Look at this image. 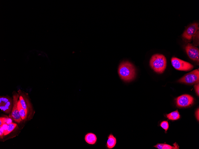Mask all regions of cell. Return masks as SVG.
I'll list each match as a JSON object with an SVG mask.
<instances>
[{
  "instance_id": "obj_1",
  "label": "cell",
  "mask_w": 199,
  "mask_h": 149,
  "mask_svg": "<svg viewBox=\"0 0 199 149\" xmlns=\"http://www.w3.org/2000/svg\"><path fill=\"white\" fill-rule=\"evenodd\" d=\"M118 73L121 78L124 81L129 82L135 77L136 70L134 65L128 61H124L120 64Z\"/></svg>"
},
{
  "instance_id": "obj_2",
  "label": "cell",
  "mask_w": 199,
  "mask_h": 149,
  "mask_svg": "<svg viewBox=\"0 0 199 149\" xmlns=\"http://www.w3.org/2000/svg\"><path fill=\"white\" fill-rule=\"evenodd\" d=\"M151 68L158 73H163L167 66V59L164 55L156 54L151 57L150 61Z\"/></svg>"
},
{
  "instance_id": "obj_3",
  "label": "cell",
  "mask_w": 199,
  "mask_h": 149,
  "mask_svg": "<svg viewBox=\"0 0 199 149\" xmlns=\"http://www.w3.org/2000/svg\"><path fill=\"white\" fill-rule=\"evenodd\" d=\"M178 81L188 84H197L199 81V69H196L188 73L180 79Z\"/></svg>"
},
{
  "instance_id": "obj_4",
  "label": "cell",
  "mask_w": 199,
  "mask_h": 149,
  "mask_svg": "<svg viewBox=\"0 0 199 149\" xmlns=\"http://www.w3.org/2000/svg\"><path fill=\"white\" fill-rule=\"evenodd\" d=\"M171 62L172 66L177 70L188 71L193 68V65L190 63L176 57H172L171 59Z\"/></svg>"
},
{
  "instance_id": "obj_5",
  "label": "cell",
  "mask_w": 199,
  "mask_h": 149,
  "mask_svg": "<svg viewBox=\"0 0 199 149\" xmlns=\"http://www.w3.org/2000/svg\"><path fill=\"white\" fill-rule=\"evenodd\" d=\"M186 52L189 58L192 60L199 62V50L192 44L188 43L185 47Z\"/></svg>"
},
{
  "instance_id": "obj_6",
  "label": "cell",
  "mask_w": 199,
  "mask_h": 149,
  "mask_svg": "<svg viewBox=\"0 0 199 149\" xmlns=\"http://www.w3.org/2000/svg\"><path fill=\"white\" fill-rule=\"evenodd\" d=\"M194 98L188 94H184L178 97L176 99V104L179 107L188 106L193 103Z\"/></svg>"
},
{
  "instance_id": "obj_7",
  "label": "cell",
  "mask_w": 199,
  "mask_h": 149,
  "mask_svg": "<svg viewBox=\"0 0 199 149\" xmlns=\"http://www.w3.org/2000/svg\"><path fill=\"white\" fill-rule=\"evenodd\" d=\"M199 24L194 23L190 25L185 30L183 33L182 37L188 40H191L193 36L199 30Z\"/></svg>"
},
{
  "instance_id": "obj_8",
  "label": "cell",
  "mask_w": 199,
  "mask_h": 149,
  "mask_svg": "<svg viewBox=\"0 0 199 149\" xmlns=\"http://www.w3.org/2000/svg\"><path fill=\"white\" fill-rule=\"evenodd\" d=\"M13 106L11 116L15 121L19 123L22 120V119L19 114L17 106L19 95L16 93L13 95Z\"/></svg>"
},
{
  "instance_id": "obj_9",
  "label": "cell",
  "mask_w": 199,
  "mask_h": 149,
  "mask_svg": "<svg viewBox=\"0 0 199 149\" xmlns=\"http://www.w3.org/2000/svg\"><path fill=\"white\" fill-rule=\"evenodd\" d=\"M12 100L10 98L5 97L0 98V108L4 112L8 113L10 111L12 106Z\"/></svg>"
},
{
  "instance_id": "obj_10",
  "label": "cell",
  "mask_w": 199,
  "mask_h": 149,
  "mask_svg": "<svg viewBox=\"0 0 199 149\" xmlns=\"http://www.w3.org/2000/svg\"><path fill=\"white\" fill-rule=\"evenodd\" d=\"M84 140L88 145H94L97 142V137L96 135L93 133L88 132L85 135Z\"/></svg>"
},
{
  "instance_id": "obj_11",
  "label": "cell",
  "mask_w": 199,
  "mask_h": 149,
  "mask_svg": "<svg viewBox=\"0 0 199 149\" xmlns=\"http://www.w3.org/2000/svg\"><path fill=\"white\" fill-rule=\"evenodd\" d=\"M117 139L116 136L111 133L107 136V139L105 144V147L107 149H112L116 146Z\"/></svg>"
},
{
  "instance_id": "obj_12",
  "label": "cell",
  "mask_w": 199,
  "mask_h": 149,
  "mask_svg": "<svg viewBox=\"0 0 199 149\" xmlns=\"http://www.w3.org/2000/svg\"><path fill=\"white\" fill-rule=\"evenodd\" d=\"M153 147L158 149H178L179 148L176 142L173 144V146L164 143H158Z\"/></svg>"
},
{
  "instance_id": "obj_13",
  "label": "cell",
  "mask_w": 199,
  "mask_h": 149,
  "mask_svg": "<svg viewBox=\"0 0 199 149\" xmlns=\"http://www.w3.org/2000/svg\"><path fill=\"white\" fill-rule=\"evenodd\" d=\"M166 116L168 119L172 120H177L180 117L179 113L177 110L167 114Z\"/></svg>"
},
{
  "instance_id": "obj_14",
  "label": "cell",
  "mask_w": 199,
  "mask_h": 149,
  "mask_svg": "<svg viewBox=\"0 0 199 149\" xmlns=\"http://www.w3.org/2000/svg\"><path fill=\"white\" fill-rule=\"evenodd\" d=\"M17 106L21 118L22 120H24L26 118L27 113L22 108L19 100H18Z\"/></svg>"
},
{
  "instance_id": "obj_15",
  "label": "cell",
  "mask_w": 199,
  "mask_h": 149,
  "mask_svg": "<svg viewBox=\"0 0 199 149\" xmlns=\"http://www.w3.org/2000/svg\"><path fill=\"white\" fill-rule=\"evenodd\" d=\"M16 126V124L13 123L7 124V129L4 135H6L10 133L14 129Z\"/></svg>"
},
{
  "instance_id": "obj_16",
  "label": "cell",
  "mask_w": 199,
  "mask_h": 149,
  "mask_svg": "<svg viewBox=\"0 0 199 149\" xmlns=\"http://www.w3.org/2000/svg\"><path fill=\"white\" fill-rule=\"evenodd\" d=\"M19 100L22 108L27 113L28 109L25 100L22 96L21 95L19 96Z\"/></svg>"
},
{
  "instance_id": "obj_17",
  "label": "cell",
  "mask_w": 199,
  "mask_h": 149,
  "mask_svg": "<svg viewBox=\"0 0 199 149\" xmlns=\"http://www.w3.org/2000/svg\"><path fill=\"white\" fill-rule=\"evenodd\" d=\"M160 126L166 131L169 128V125L167 121H164L162 122L160 124Z\"/></svg>"
},
{
  "instance_id": "obj_18",
  "label": "cell",
  "mask_w": 199,
  "mask_h": 149,
  "mask_svg": "<svg viewBox=\"0 0 199 149\" xmlns=\"http://www.w3.org/2000/svg\"><path fill=\"white\" fill-rule=\"evenodd\" d=\"M8 117H0V126L3 124L5 123L7 121Z\"/></svg>"
},
{
  "instance_id": "obj_19",
  "label": "cell",
  "mask_w": 199,
  "mask_h": 149,
  "mask_svg": "<svg viewBox=\"0 0 199 149\" xmlns=\"http://www.w3.org/2000/svg\"><path fill=\"white\" fill-rule=\"evenodd\" d=\"M194 88L196 92L197 95L199 96V83H197L194 86Z\"/></svg>"
},
{
  "instance_id": "obj_20",
  "label": "cell",
  "mask_w": 199,
  "mask_h": 149,
  "mask_svg": "<svg viewBox=\"0 0 199 149\" xmlns=\"http://www.w3.org/2000/svg\"><path fill=\"white\" fill-rule=\"evenodd\" d=\"M4 134V130L3 127L2 126H0V136L1 137H2Z\"/></svg>"
},
{
  "instance_id": "obj_21",
  "label": "cell",
  "mask_w": 199,
  "mask_h": 149,
  "mask_svg": "<svg viewBox=\"0 0 199 149\" xmlns=\"http://www.w3.org/2000/svg\"><path fill=\"white\" fill-rule=\"evenodd\" d=\"M1 126H2L3 128V129L4 130V133L7 129V123H5L3 124Z\"/></svg>"
},
{
  "instance_id": "obj_22",
  "label": "cell",
  "mask_w": 199,
  "mask_h": 149,
  "mask_svg": "<svg viewBox=\"0 0 199 149\" xmlns=\"http://www.w3.org/2000/svg\"><path fill=\"white\" fill-rule=\"evenodd\" d=\"M199 109H198V110H196L195 112L196 117L198 120H199Z\"/></svg>"
},
{
  "instance_id": "obj_23",
  "label": "cell",
  "mask_w": 199,
  "mask_h": 149,
  "mask_svg": "<svg viewBox=\"0 0 199 149\" xmlns=\"http://www.w3.org/2000/svg\"><path fill=\"white\" fill-rule=\"evenodd\" d=\"M12 123V119L8 117L7 121L6 123H7V124H8Z\"/></svg>"
}]
</instances>
